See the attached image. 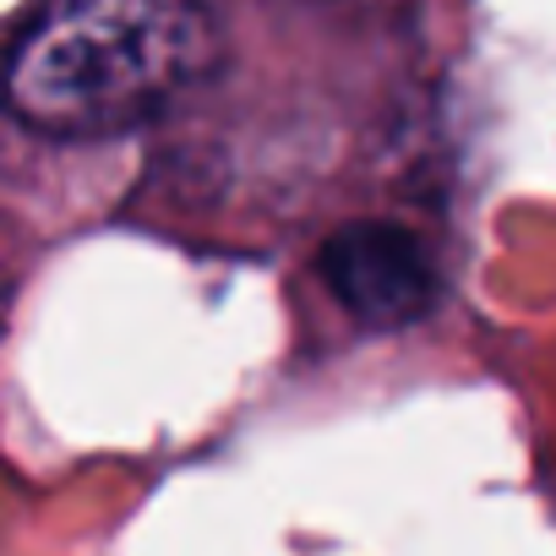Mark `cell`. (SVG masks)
Returning <instances> with one entry per match:
<instances>
[{
  "label": "cell",
  "instance_id": "1",
  "mask_svg": "<svg viewBox=\"0 0 556 556\" xmlns=\"http://www.w3.org/2000/svg\"><path fill=\"white\" fill-rule=\"evenodd\" d=\"M218 50L207 0H45L12 45L7 110L61 142L121 137L202 88Z\"/></svg>",
  "mask_w": 556,
  "mask_h": 556
},
{
  "label": "cell",
  "instance_id": "2",
  "mask_svg": "<svg viewBox=\"0 0 556 556\" xmlns=\"http://www.w3.org/2000/svg\"><path fill=\"white\" fill-rule=\"evenodd\" d=\"M317 278L366 333H399L437 312L442 273L426 240L393 218H350L317 251Z\"/></svg>",
  "mask_w": 556,
  "mask_h": 556
}]
</instances>
